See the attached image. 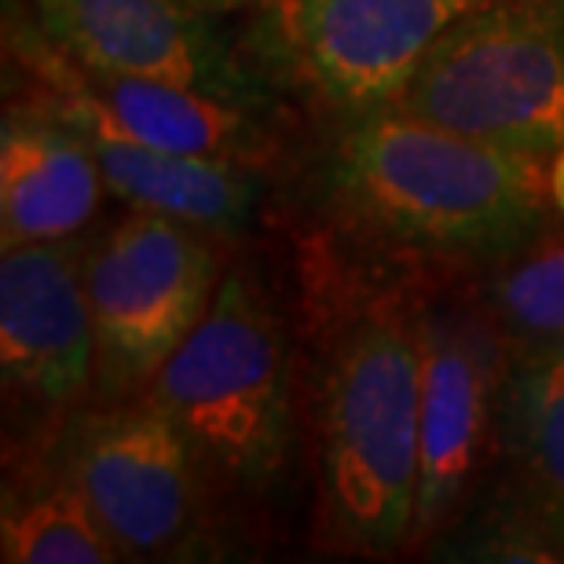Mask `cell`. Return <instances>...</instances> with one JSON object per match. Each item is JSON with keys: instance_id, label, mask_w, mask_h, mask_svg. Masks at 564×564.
<instances>
[{"instance_id": "7c38bea8", "label": "cell", "mask_w": 564, "mask_h": 564, "mask_svg": "<svg viewBox=\"0 0 564 564\" xmlns=\"http://www.w3.org/2000/svg\"><path fill=\"white\" fill-rule=\"evenodd\" d=\"M88 140L63 118L8 107L0 126V242L4 250L82 231L104 198Z\"/></svg>"}, {"instance_id": "5b68a950", "label": "cell", "mask_w": 564, "mask_h": 564, "mask_svg": "<svg viewBox=\"0 0 564 564\" xmlns=\"http://www.w3.org/2000/svg\"><path fill=\"white\" fill-rule=\"evenodd\" d=\"M491 0H261L264 63L326 107L370 115L408 93L440 37Z\"/></svg>"}, {"instance_id": "ba28073f", "label": "cell", "mask_w": 564, "mask_h": 564, "mask_svg": "<svg viewBox=\"0 0 564 564\" xmlns=\"http://www.w3.org/2000/svg\"><path fill=\"white\" fill-rule=\"evenodd\" d=\"M41 33L99 74L184 85L261 110L264 88L195 0H30Z\"/></svg>"}, {"instance_id": "8992f818", "label": "cell", "mask_w": 564, "mask_h": 564, "mask_svg": "<svg viewBox=\"0 0 564 564\" xmlns=\"http://www.w3.org/2000/svg\"><path fill=\"white\" fill-rule=\"evenodd\" d=\"M99 375L115 386L154 378L217 293V253L202 228L132 209L85 257Z\"/></svg>"}, {"instance_id": "9a60e30c", "label": "cell", "mask_w": 564, "mask_h": 564, "mask_svg": "<svg viewBox=\"0 0 564 564\" xmlns=\"http://www.w3.org/2000/svg\"><path fill=\"white\" fill-rule=\"evenodd\" d=\"M0 557L8 564H110L121 557V550L66 473L8 499L0 521Z\"/></svg>"}, {"instance_id": "ac0fdd59", "label": "cell", "mask_w": 564, "mask_h": 564, "mask_svg": "<svg viewBox=\"0 0 564 564\" xmlns=\"http://www.w3.org/2000/svg\"><path fill=\"white\" fill-rule=\"evenodd\" d=\"M206 11H235V8H246V4H261V0H198Z\"/></svg>"}, {"instance_id": "9c48e42d", "label": "cell", "mask_w": 564, "mask_h": 564, "mask_svg": "<svg viewBox=\"0 0 564 564\" xmlns=\"http://www.w3.org/2000/svg\"><path fill=\"white\" fill-rule=\"evenodd\" d=\"M191 440L162 408H126L74 433L70 480L85 491L121 557L165 554L195 524Z\"/></svg>"}, {"instance_id": "6da1fadb", "label": "cell", "mask_w": 564, "mask_h": 564, "mask_svg": "<svg viewBox=\"0 0 564 564\" xmlns=\"http://www.w3.org/2000/svg\"><path fill=\"white\" fill-rule=\"evenodd\" d=\"M550 158L466 137L400 107L352 118L330 162L334 198L392 242L499 253L528 242L550 202Z\"/></svg>"}, {"instance_id": "2e32d148", "label": "cell", "mask_w": 564, "mask_h": 564, "mask_svg": "<svg viewBox=\"0 0 564 564\" xmlns=\"http://www.w3.org/2000/svg\"><path fill=\"white\" fill-rule=\"evenodd\" d=\"M495 304L502 323L532 348L564 341V246L506 272L495 286Z\"/></svg>"}, {"instance_id": "4fadbf2b", "label": "cell", "mask_w": 564, "mask_h": 564, "mask_svg": "<svg viewBox=\"0 0 564 564\" xmlns=\"http://www.w3.org/2000/svg\"><path fill=\"white\" fill-rule=\"evenodd\" d=\"M82 137L93 147L107 191L132 209L165 213L202 231H242L253 220L261 184L250 173V162L173 154L88 132Z\"/></svg>"}, {"instance_id": "d6986e66", "label": "cell", "mask_w": 564, "mask_h": 564, "mask_svg": "<svg viewBox=\"0 0 564 564\" xmlns=\"http://www.w3.org/2000/svg\"><path fill=\"white\" fill-rule=\"evenodd\" d=\"M195 4H198V0H195ZM198 8H202V4H198Z\"/></svg>"}, {"instance_id": "30bf717a", "label": "cell", "mask_w": 564, "mask_h": 564, "mask_svg": "<svg viewBox=\"0 0 564 564\" xmlns=\"http://www.w3.org/2000/svg\"><path fill=\"white\" fill-rule=\"evenodd\" d=\"M0 367L41 403H70L99 370L85 257L66 239L0 257Z\"/></svg>"}, {"instance_id": "7a4b0ae2", "label": "cell", "mask_w": 564, "mask_h": 564, "mask_svg": "<svg viewBox=\"0 0 564 564\" xmlns=\"http://www.w3.org/2000/svg\"><path fill=\"white\" fill-rule=\"evenodd\" d=\"M419 469V323L378 315L345 337L323 386V491L337 532L367 554L408 543Z\"/></svg>"}, {"instance_id": "3957f363", "label": "cell", "mask_w": 564, "mask_h": 564, "mask_svg": "<svg viewBox=\"0 0 564 564\" xmlns=\"http://www.w3.org/2000/svg\"><path fill=\"white\" fill-rule=\"evenodd\" d=\"M436 126L554 158L564 151V0H491L455 22L397 104Z\"/></svg>"}, {"instance_id": "277c9868", "label": "cell", "mask_w": 564, "mask_h": 564, "mask_svg": "<svg viewBox=\"0 0 564 564\" xmlns=\"http://www.w3.org/2000/svg\"><path fill=\"white\" fill-rule=\"evenodd\" d=\"M151 403L239 480H268L290 447L286 348L264 297L228 275L151 378Z\"/></svg>"}, {"instance_id": "8fae6325", "label": "cell", "mask_w": 564, "mask_h": 564, "mask_svg": "<svg viewBox=\"0 0 564 564\" xmlns=\"http://www.w3.org/2000/svg\"><path fill=\"white\" fill-rule=\"evenodd\" d=\"M422 469L414 535L436 528L466 488L495 389V348L458 315H422Z\"/></svg>"}, {"instance_id": "5bb4252c", "label": "cell", "mask_w": 564, "mask_h": 564, "mask_svg": "<svg viewBox=\"0 0 564 564\" xmlns=\"http://www.w3.org/2000/svg\"><path fill=\"white\" fill-rule=\"evenodd\" d=\"M506 440L546 532L564 546V341L539 345L506 389Z\"/></svg>"}, {"instance_id": "e0dca14e", "label": "cell", "mask_w": 564, "mask_h": 564, "mask_svg": "<svg viewBox=\"0 0 564 564\" xmlns=\"http://www.w3.org/2000/svg\"><path fill=\"white\" fill-rule=\"evenodd\" d=\"M546 176H550V202L564 213V151H557L554 158H550Z\"/></svg>"}, {"instance_id": "52a82bcc", "label": "cell", "mask_w": 564, "mask_h": 564, "mask_svg": "<svg viewBox=\"0 0 564 564\" xmlns=\"http://www.w3.org/2000/svg\"><path fill=\"white\" fill-rule=\"evenodd\" d=\"M4 44L30 82L22 107L63 118L88 137L235 162H253L268 147L253 107L228 104L184 85L88 70L55 48L26 11L8 15Z\"/></svg>"}]
</instances>
